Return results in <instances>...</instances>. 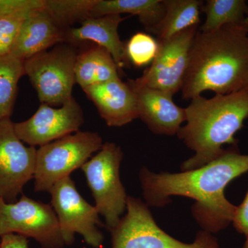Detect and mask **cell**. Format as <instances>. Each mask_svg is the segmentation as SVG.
Segmentation results:
<instances>
[{"mask_svg":"<svg viewBox=\"0 0 248 248\" xmlns=\"http://www.w3.org/2000/svg\"><path fill=\"white\" fill-rule=\"evenodd\" d=\"M247 172L248 155L230 148L199 169L156 173L143 167L139 177L148 207L163 208L175 196L192 199L195 201L191 208L192 216L202 231L213 234L229 226L236 212V205L227 200L225 188Z\"/></svg>","mask_w":248,"mask_h":248,"instance_id":"obj_1","label":"cell"},{"mask_svg":"<svg viewBox=\"0 0 248 248\" xmlns=\"http://www.w3.org/2000/svg\"><path fill=\"white\" fill-rule=\"evenodd\" d=\"M248 89V35L239 25L209 32L199 29L182 89L192 99L205 91L228 94Z\"/></svg>","mask_w":248,"mask_h":248,"instance_id":"obj_2","label":"cell"},{"mask_svg":"<svg viewBox=\"0 0 248 248\" xmlns=\"http://www.w3.org/2000/svg\"><path fill=\"white\" fill-rule=\"evenodd\" d=\"M186 120L177 137L195 154L181 166L182 171L205 166L221 156L225 145L236 147L234 136L248 117V89L228 94L202 95L191 99Z\"/></svg>","mask_w":248,"mask_h":248,"instance_id":"obj_3","label":"cell"},{"mask_svg":"<svg viewBox=\"0 0 248 248\" xmlns=\"http://www.w3.org/2000/svg\"><path fill=\"white\" fill-rule=\"evenodd\" d=\"M125 216L112 234V248H220L211 233L201 231L191 244L182 242L163 231L149 207L140 199L128 196Z\"/></svg>","mask_w":248,"mask_h":248,"instance_id":"obj_4","label":"cell"},{"mask_svg":"<svg viewBox=\"0 0 248 248\" xmlns=\"http://www.w3.org/2000/svg\"><path fill=\"white\" fill-rule=\"evenodd\" d=\"M123 155L120 146L106 142L97 154L81 168L92 191L95 208L105 218L110 232L119 224L126 208L128 196L120 176Z\"/></svg>","mask_w":248,"mask_h":248,"instance_id":"obj_5","label":"cell"},{"mask_svg":"<svg viewBox=\"0 0 248 248\" xmlns=\"http://www.w3.org/2000/svg\"><path fill=\"white\" fill-rule=\"evenodd\" d=\"M103 144L97 133L78 131L40 147L37 150L34 175L36 192H48L54 184L70 177Z\"/></svg>","mask_w":248,"mask_h":248,"instance_id":"obj_6","label":"cell"},{"mask_svg":"<svg viewBox=\"0 0 248 248\" xmlns=\"http://www.w3.org/2000/svg\"><path fill=\"white\" fill-rule=\"evenodd\" d=\"M78 55L74 46L63 42L24 61L25 75L42 104L62 106L73 97Z\"/></svg>","mask_w":248,"mask_h":248,"instance_id":"obj_7","label":"cell"},{"mask_svg":"<svg viewBox=\"0 0 248 248\" xmlns=\"http://www.w3.org/2000/svg\"><path fill=\"white\" fill-rule=\"evenodd\" d=\"M7 234L33 238L42 248L65 244L53 207L24 195L16 203L0 198V236Z\"/></svg>","mask_w":248,"mask_h":248,"instance_id":"obj_8","label":"cell"},{"mask_svg":"<svg viewBox=\"0 0 248 248\" xmlns=\"http://www.w3.org/2000/svg\"><path fill=\"white\" fill-rule=\"evenodd\" d=\"M48 192L64 244H73L78 233L92 247H102L104 236L98 228L103 226L99 214L80 195L71 177L59 181Z\"/></svg>","mask_w":248,"mask_h":248,"instance_id":"obj_9","label":"cell"},{"mask_svg":"<svg viewBox=\"0 0 248 248\" xmlns=\"http://www.w3.org/2000/svg\"><path fill=\"white\" fill-rule=\"evenodd\" d=\"M199 26L190 28L168 40L158 41L159 50L143 75L128 82L138 87L159 90L174 96L182 91L188 68L191 49Z\"/></svg>","mask_w":248,"mask_h":248,"instance_id":"obj_10","label":"cell"},{"mask_svg":"<svg viewBox=\"0 0 248 248\" xmlns=\"http://www.w3.org/2000/svg\"><path fill=\"white\" fill-rule=\"evenodd\" d=\"M37 149L18 138L10 117L0 120V198L14 202L34 178Z\"/></svg>","mask_w":248,"mask_h":248,"instance_id":"obj_11","label":"cell"},{"mask_svg":"<svg viewBox=\"0 0 248 248\" xmlns=\"http://www.w3.org/2000/svg\"><path fill=\"white\" fill-rule=\"evenodd\" d=\"M84 121L82 108L73 97L58 108L41 104L29 120L14 124V129L21 141L41 147L79 131Z\"/></svg>","mask_w":248,"mask_h":248,"instance_id":"obj_12","label":"cell"},{"mask_svg":"<svg viewBox=\"0 0 248 248\" xmlns=\"http://www.w3.org/2000/svg\"><path fill=\"white\" fill-rule=\"evenodd\" d=\"M110 127H122L138 119V97L128 82L120 78L83 90Z\"/></svg>","mask_w":248,"mask_h":248,"instance_id":"obj_13","label":"cell"},{"mask_svg":"<svg viewBox=\"0 0 248 248\" xmlns=\"http://www.w3.org/2000/svg\"><path fill=\"white\" fill-rule=\"evenodd\" d=\"M130 85L138 97V119L152 133L158 135L174 136L185 123V108L179 107L172 95L159 90L138 87Z\"/></svg>","mask_w":248,"mask_h":248,"instance_id":"obj_14","label":"cell"},{"mask_svg":"<svg viewBox=\"0 0 248 248\" xmlns=\"http://www.w3.org/2000/svg\"><path fill=\"white\" fill-rule=\"evenodd\" d=\"M64 32L45 6L32 11L23 23L11 55L25 61L64 42Z\"/></svg>","mask_w":248,"mask_h":248,"instance_id":"obj_15","label":"cell"},{"mask_svg":"<svg viewBox=\"0 0 248 248\" xmlns=\"http://www.w3.org/2000/svg\"><path fill=\"white\" fill-rule=\"evenodd\" d=\"M126 17L120 15H108L99 17H88L79 27H72L64 32L65 43L73 46L91 42L107 50L112 55L119 70L126 60L125 46L119 35L118 28Z\"/></svg>","mask_w":248,"mask_h":248,"instance_id":"obj_16","label":"cell"},{"mask_svg":"<svg viewBox=\"0 0 248 248\" xmlns=\"http://www.w3.org/2000/svg\"><path fill=\"white\" fill-rule=\"evenodd\" d=\"M119 71L112 55L102 47L96 45L78 53L75 73L82 90L120 78Z\"/></svg>","mask_w":248,"mask_h":248,"instance_id":"obj_17","label":"cell"},{"mask_svg":"<svg viewBox=\"0 0 248 248\" xmlns=\"http://www.w3.org/2000/svg\"><path fill=\"white\" fill-rule=\"evenodd\" d=\"M164 13V0H97L90 17L130 14L138 16L146 30L152 33Z\"/></svg>","mask_w":248,"mask_h":248,"instance_id":"obj_18","label":"cell"},{"mask_svg":"<svg viewBox=\"0 0 248 248\" xmlns=\"http://www.w3.org/2000/svg\"><path fill=\"white\" fill-rule=\"evenodd\" d=\"M164 17L152 32L158 41L168 40L182 31L200 24L203 1L164 0Z\"/></svg>","mask_w":248,"mask_h":248,"instance_id":"obj_19","label":"cell"},{"mask_svg":"<svg viewBox=\"0 0 248 248\" xmlns=\"http://www.w3.org/2000/svg\"><path fill=\"white\" fill-rule=\"evenodd\" d=\"M202 12L206 17L200 31L209 32L226 26L240 25L248 16V6L245 0H208Z\"/></svg>","mask_w":248,"mask_h":248,"instance_id":"obj_20","label":"cell"},{"mask_svg":"<svg viewBox=\"0 0 248 248\" xmlns=\"http://www.w3.org/2000/svg\"><path fill=\"white\" fill-rule=\"evenodd\" d=\"M24 75V61L11 54L0 55V120L11 117L18 82Z\"/></svg>","mask_w":248,"mask_h":248,"instance_id":"obj_21","label":"cell"},{"mask_svg":"<svg viewBox=\"0 0 248 248\" xmlns=\"http://www.w3.org/2000/svg\"><path fill=\"white\" fill-rule=\"evenodd\" d=\"M97 0H45V8L63 31L90 17Z\"/></svg>","mask_w":248,"mask_h":248,"instance_id":"obj_22","label":"cell"},{"mask_svg":"<svg viewBox=\"0 0 248 248\" xmlns=\"http://www.w3.org/2000/svg\"><path fill=\"white\" fill-rule=\"evenodd\" d=\"M125 55L136 67L151 64L159 50V42L146 32H139L130 37L125 46Z\"/></svg>","mask_w":248,"mask_h":248,"instance_id":"obj_23","label":"cell"},{"mask_svg":"<svg viewBox=\"0 0 248 248\" xmlns=\"http://www.w3.org/2000/svg\"><path fill=\"white\" fill-rule=\"evenodd\" d=\"M32 11H34L0 18V55L11 53L23 23Z\"/></svg>","mask_w":248,"mask_h":248,"instance_id":"obj_24","label":"cell"},{"mask_svg":"<svg viewBox=\"0 0 248 248\" xmlns=\"http://www.w3.org/2000/svg\"><path fill=\"white\" fill-rule=\"evenodd\" d=\"M45 0H0V18L42 9Z\"/></svg>","mask_w":248,"mask_h":248,"instance_id":"obj_25","label":"cell"},{"mask_svg":"<svg viewBox=\"0 0 248 248\" xmlns=\"http://www.w3.org/2000/svg\"><path fill=\"white\" fill-rule=\"evenodd\" d=\"M232 223L236 231L248 236V190L242 203L236 206Z\"/></svg>","mask_w":248,"mask_h":248,"instance_id":"obj_26","label":"cell"},{"mask_svg":"<svg viewBox=\"0 0 248 248\" xmlns=\"http://www.w3.org/2000/svg\"><path fill=\"white\" fill-rule=\"evenodd\" d=\"M0 248H29V241L22 235L4 234L1 236Z\"/></svg>","mask_w":248,"mask_h":248,"instance_id":"obj_27","label":"cell"},{"mask_svg":"<svg viewBox=\"0 0 248 248\" xmlns=\"http://www.w3.org/2000/svg\"><path fill=\"white\" fill-rule=\"evenodd\" d=\"M239 27L244 32L248 35V16L245 18L244 21L240 24Z\"/></svg>","mask_w":248,"mask_h":248,"instance_id":"obj_28","label":"cell"},{"mask_svg":"<svg viewBox=\"0 0 248 248\" xmlns=\"http://www.w3.org/2000/svg\"><path fill=\"white\" fill-rule=\"evenodd\" d=\"M244 248H248V236H247V239H246V243H245Z\"/></svg>","mask_w":248,"mask_h":248,"instance_id":"obj_29","label":"cell"}]
</instances>
